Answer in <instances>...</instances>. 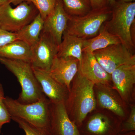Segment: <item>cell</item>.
Wrapping results in <instances>:
<instances>
[{
  "label": "cell",
  "instance_id": "d4e9b609",
  "mask_svg": "<svg viewBox=\"0 0 135 135\" xmlns=\"http://www.w3.org/2000/svg\"><path fill=\"white\" fill-rule=\"evenodd\" d=\"M3 99H0V134L3 126L9 123L12 120L11 115L5 105Z\"/></svg>",
  "mask_w": 135,
  "mask_h": 135
},
{
  "label": "cell",
  "instance_id": "3957f363",
  "mask_svg": "<svg viewBox=\"0 0 135 135\" xmlns=\"http://www.w3.org/2000/svg\"><path fill=\"white\" fill-rule=\"evenodd\" d=\"M0 63L14 74L20 84L22 91L17 101L22 104L32 103L44 95L30 62L0 58Z\"/></svg>",
  "mask_w": 135,
  "mask_h": 135
},
{
  "label": "cell",
  "instance_id": "7c38bea8",
  "mask_svg": "<svg viewBox=\"0 0 135 135\" xmlns=\"http://www.w3.org/2000/svg\"><path fill=\"white\" fill-rule=\"evenodd\" d=\"M79 60L74 57L56 56L49 73L54 79L66 87L70 92L71 83L79 70Z\"/></svg>",
  "mask_w": 135,
  "mask_h": 135
},
{
  "label": "cell",
  "instance_id": "484cf974",
  "mask_svg": "<svg viewBox=\"0 0 135 135\" xmlns=\"http://www.w3.org/2000/svg\"><path fill=\"white\" fill-rule=\"evenodd\" d=\"M18 40L16 33L7 31L0 27V47Z\"/></svg>",
  "mask_w": 135,
  "mask_h": 135
},
{
  "label": "cell",
  "instance_id": "d6986e66",
  "mask_svg": "<svg viewBox=\"0 0 135 135\" xmlns=\"http://www.w3.org/2000/svg\"><path fill=\"white\" fill-rule=\"evenodd\" d=\"M121 43L117 36L107 31L102 27L99 33L91 38L84 40L83 52L92 53L114 44Z\"/></svg>",
  "mask_w": 135,
  "mask_h": 135
},
{
  "label": "cell",
  "instance_id": "836d02e7",
  "mask_svg": "<svg viewBox=\"0 0 135 135\" xmlns=\"http://www.w3.org/2000/svg\"></svg>",
  "mask_w": 135,
  "mask_h": 135
},
{
  "label": "cell",
  "instance_id": "d6a6232c",
  "mask_svg": "<svg viewBox=\"0 0 135 135\" xmlns=\"http://www.w3.org/2000/svg\"><path fill=\"white\" fill-rule=\"evenodd\" d=\"M116 1L123 2H134L135 0H118V1Z\"/></svg>",
  "mask_w": 135,
  "mask_h": 135
},
{
  "label": "cell",
  "instance_id": "9a60e30c",
  "mask_svg": "<svg viewBox=\"0 0 135 135\" xmlns=\"http://www.w3.org/2000/svg\"><path fill=\"white\" fill-rule=\"evenodd\" d=\"M114 88L124 100H127L135 84V64L120 66L111 74Z\"/></svg>",
  "mask_w": 135,
  "mask_h": 135
},
{
  "label": "cell",
  "instance_id": "4dcf8cb0",
  "mask_svg": "<svg viewBox=\"0 0 135 135\" xmlns=\"http://www.w3.org/2000/svg\"><path fill=\"white\" fill-rule=\"evenodd\" d=\"M108 5L110 7H112L115 3L116 0H107Z\"/></svg>",
  "mask_w": 135,
  "mask_h": 135
},
{
  "label": "cell",
  "instance_id": "ffe728a7",
  "mask_svg": "<svg viewBox=\"0 0 135 135\" xmlns=\"http://www.w3.org/2000/svg\"><path fill=\"white\" fill-rule=\"evenodd\" d=\"M44 20L38 14L29 24L16 33L17 39L27 44L31 48L37 43L43 29Z\"/></svg>",
  "mask_w": 135,
  "mask_h": 135
},
{
  "label": "cell",
  "instance_id": "5b68a950",
  "mask_svg": "<svg viewBox=\"0 0 135 135\" xmlns=\"http://www.w3.org/2000/svg\"><path fill=\"white\" fill-rule=\"evenodd\" d=\"M112 13L111 7L108 6L92 10L83 16H69L65 32L84 40L91 38L99 33L104 23L110 18Z\"/></svg>",
  "mask_w": 135,
  "mask_h": 135
},
{
  "label": "cell",
  "instance_id": "f546056e",
  "mask_svg": "<svg viewBox=\"0 0 135 135\" xmlns=\"http://www.w3.org/2000/svg\"><path fill=\"white\" fill-rule=\"evenodd\" d=\"M117 135H135V131L121 133L119 132Z\"/></svg>",
  "mask_w": 135,
  "mask_h": 135
},
{
  "label": "cell",
  "instance_id": "277c9868",
  "mask_svg": "<svg viewBox=\"0 0 135 135\" xmlns=\"http://www.w3.org/2000/svg\"><path fill=\"white\" fill-rule=\"evenodd\" d=\"M3 101L11 117L20 118L32 125L50 129L51 102L44 95L35 103L23 104L17 99L5 97Z\"/></svg>",
  "mask_w": 135,
  "mask_h": 135
},
{
  "label": "cell",
  "instance_id": "44dd1931",
  "mask_svg": "<svg viewBox=\"0 0 135 135\" xmlns=\"http://www.w3.org/2000/svg\"><path fill=\"white\" fill-rule=\"evenodd\" d=\"M66 12L70 17H80L92 10L90 0H61Z\"/></svg>",
  "mask_w": 135,
  "mask_h": 135
},
{
  "label": "cell",
  "instance_id": "cb8c5ba5",
  "mask_svg": "<svg viewBox=\"0 0 135 135\" xmlns=\"http://www.w3.org/2000/svg\"><path fill=\"white\" fill-rule=\"evenodd\" d=\"M135 131V107H131L129 116L123 123H121L120 131L121 133Z\"/></svg>",
  "mask_w": 135,
  "mask_h": 135
},
{
  "label": "cell",
  "instance_id": "2e32d148",
  "mask_svg": "<svg viewBox=\"0 0 135 135\" xmlns=\"http://www.w3.org/2000/svg\"><path fill=\"white\" fill-rule=\"evenodd\" d=\"M97 88V97L99 105L121 118L125 116V112L121 104L110 88L104 84H95Z\"/></svg>",
  "mask_w": 135,
  "mask_h": 135
},
{
  "label": "cell",
  "instance_id": "5bb4252c",
  "mask_svg": "<svg viewBox=\"0 0 135 135\" xmlns=\"http://www.w3.org/2000/svg\"><path fill=\"white\" fill-rule=\"evenodd\" d=\"M33 70L43 94L51 103H65L69 92L67 88L54 79L49 72L37 69Z\"/></svg>",
  "mask_w": 135,
  "mask_h": 135
},
{
  "label": "cell",
  "instance_id": "30bf717a",
  "mask_svg": "<svg viewBox=\"0 0 135 135\" xmlns=\"http://www.w3.org/2000/svg\"><path fill=\"white\" fill-rule=\"evenodd\" d=\"M121 122L106 115L98 113L83 122L78 128L81 135H117Z\"/></svg>",
  "mask_w": 135,
  "mask_h": 135
},
{
  "label": "cell",
  "instance_id": "8fae6325",
  "mask_svg": "<svg viewBox=\"0 0 135 135\" xmlns=\"http://www.w3.org/2000/svg\"><path fill=\"white\" fill-rule=\"evenodd\" d=\"M69 19L62 1L56 0L53 11L44 20L42 31L49 35L59 46Z\"/></svg>",
  "mask_w": 135,
  "mask_h": 135
},
{
  "label": "cell",
  "instance_id": "52a82bcc",
  "mask_svg": "<svg viewBox=\"0 0 135 135\" xmlns=\"http://www.w3.org/2000/svg\"><path fill=\"white\" fill-rule=\"evenodd\" d=\"M104 70L111 75L117 68L135 64V56L121 43L114 44L93 53Z\"/></svg>",
  "mask_w": 135,
  "mask_h": 135
},
{
  "label": "cell",
  "instance_id": "f1b7e54d",
  "mask_svg": "<svg viewBox=\"0 0 135 135\" xmlns=\"http://www.w3.org/2000/svg\"><path fill=\"white\" fill-rule=\"evenodd\" d=\"M5 98L4 90L2 85L0 83V99H3Z\"/></svg>",
  "mask_w": 135,
  "mask_h": 135
},
{
  "label": "cell",
  "instance_id": "83f0119b",
  "mask_svg": "<svg viewBox=\"0 0 135 135\" xmlns=\"http://www.w3.org/2000/svg\"><path fill=\"white\" fill-rule=\"evenodd\" d=\"M26 0H9V3H12L14 5H18Z\"/></svg>",
  "mask_w": 135,
  "mask_h": 135
},
{
  "label": "cell",
  "instance_id": "8992f818",
  "mask_svg": "<svg viewBox=\"0 0 135 135\" xmlns=\"http://www.w3.org/2000/svg\"><path fill=\"white\" fill-rule=\"evenodd\" d=\"M39 14L31 2L25 1L16 8L9 3L0 6V27L7 31L16 33L29 24Z\"/></svg>",
  "mask_w": 135,
  "mask_h": 135
},
{
  "label": "cell",
  "instance_id": "603a6c76",
  "mask_svg": "<svg viewBox=\"0 0 135 135\" xmlns=\"http://www.w3.org/2000/svg\"><path fill=\"white\" fill-rule=\"evenodd\" d=\"M56 0H26L31 2L38 11L44 20L54 9Z\"/></svg>",
  "mask_w": 135,
  "mask_h": 135
},
{
  "label": "cell",
  "instance_id": "4316f807",
  "mask_svg": "<svg viewBox=\"0 0 135 135\" xmlns=\"http://www.w3.org/2000/svg\"><path fill=\"white\" fill-rule=\"evenodd\" d=\"M92 10L101 9L109 6L107 0H90Z\"/></svg>",
  "mask_w": 135,
  "mask_h": 135
},
{
  "label": "cell",
  "instance_id": "ba28073f",
  "mask_svg": "<svg viewBox=\"0 0 135 135\" xmlns=\"http://www.w3.org/2000/svg\"><path fill=\"white\" fill-rule=\"evenodd\" d=\"M59 48V46L53 38L42 31L38 41L31 47V63L33 68L49 72Z\"/></svg>",
  "mask_w": 135,
  "mask_h": 135
},
{
  "label": "cell",
  "instance_id": "6da1fadb",
  "mask_svg": "<svg viewBox=\"0 0 135 135\" xmlns=\"http://www.w3.org/2000/svg\"><path fill=\"white\" fill-rule=\"evenodd\" d=\"M94 86L93 82L83 76L79 71L73 80L65 105L68 116L78 128L88 114L95 109Z\"/></svg>",
  "mask_w": 135,
  "mask_h": 135
},
{
  "label": "cell",
  "instance_id": "ac0fdd59",
  "mask_svg": "<svg viewBox=\"0 0 135 135\" xmlns=\"http://www.w3.org/2000/svg\"><path fill=\"white\" fill-rule=\"evenodd\" d=\"M0 58L23 60L31 62V48L24 42L17 40L0 47Z\"/></svg>",
  "mask_w": 135,
  "mask_h": 135
},
{
  "label": "cell",
  "instance_id": "4fadbf2b",
  "mask_svg": "<svg viewBox=\"0 0 135 135\" xmlns=\"http://www.w3.org/2000/svg\"><path fill=\"white\" fill-rule=\"evenodd\" d=\"M78 71L95 84L107 85L112 81L111 75L104 70L92 53H83Z\"/></svg>",
  "mask_w": 135,
  "mask_h": 135
},
{
  "label": "cell",
  "instance_id": "1f68e13d",
  "mask_svg": "<svg viewBox=\"0 0 135 135\" xmlns=\"http://www.w3.org/2000/svg\"><path fill=\"white\" fill-rule=\"evenodd\" d=\"M9 0H0V6L5 4V3H9Z\"/></svg>",
  "mask_w": 135,
  "mask_h": 135
},
{
  "label": "cell",
  "instance_id": "7a4b0ae2",
  "mask_svg": "<svg viewBox=\"0 0 135 135\" xmlns=\"http://www.w3.org/2000/svg\"><path fill=\"white\" fill-rule=\"evenodd\" d=\"M110 7L112 16L103 27L118 37L122 44L134 54L135 44L132 37V27L135 22V2L116 1Z\"/></svg>",
  "mask_w": 135,
  "mask_h": 135
},
{
  "label": "cell",
  "instance_id": "e0dca14e",
  "mask_svg": "<svg viewBox=\"0 0 135 135\" xmlns=\"http://www.w3.org/2000/svg\"><path fill=\"white\" fill-rule=\"evenodd\" d=\"M83 41L84 39L65 32L57 56L58 57H74L80 62L83 53Z\"/></svg>",
  "mask_w": 135,
  "mask_h": 135
},
{
  "label": "cell",
  "instance_id": "9c48e42d",
  "mask_svg": "<svg viewBox=\"0 0 135 135\" xmlns=\"http://www.w3.org/2000/svg\"><path fill=\"white\" fill-rule=\"evenodd\" d=\"M50 130L52 135H81L78 127L68 116L65 103H50Z\"/></svg>",
  "mask_w": 135,
  "mask_h": 135
},
{
  "label": "cell",
  "instance_id": "7402d4cb",
  "mask_svg": "<svg viewBox=\"0 0 135 135\" xmlns=\"http://www.w3.org/2000/svg\"><path fill=\"white\" fill-rule=\"evenodd\" d=\"M11 119L17 123L26 135H52L48 129L36 127L20 118L12 117Z\"/></svg>",
  "mask_w": 135,
  "mask_h": 135
}]
</instances>
